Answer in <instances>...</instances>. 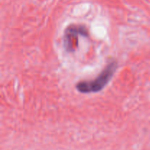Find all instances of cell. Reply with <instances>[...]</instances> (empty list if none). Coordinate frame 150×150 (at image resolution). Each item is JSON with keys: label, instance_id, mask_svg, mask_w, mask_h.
Returning <instances> with one entry per match:
<instances>
[{"label": "cell", "instance_id": "1", "mask_svg": "<svg viewBox=\"0 0 150 150\" xmlns=\"http://www.w3.org/2000/svg\"><path fill=\"white\" fill-rule=\"evenodd\" d=\"M117 68V62L112 60L107 64L98 77L92 81L79 82L76 86V89L81 93H92L101 91L112 79Z\"/></svg>", "mask_w": 150, "mask_h": 150}, {"label": "cell", "instance_id": "2", "mask_svg": "<svg viewBox=\"0 0 150 150\" xmlns=\"http://www.w3.org/2000/svg\"><path fill=\"white\" fill-rule=\"evenodd\" d=\"M87 29L82 25H70L67 26L64 34V48L68 52H73L78 46L79 36L87 37Z\"/></svg>", "mask_w": 150, "mask_h": 150}]
</instances>
